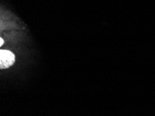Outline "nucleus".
I'll return each instance as SVG.
<instances>
[{
  "instance_id": "f257e3e1",
  "label": "nucleus",
  "mask_w": 155,
  "mask_h": 116,
  "mask_svg": "<svg viewBox=\"0 0 155 116\" xmlns=\"http://www.w3.org/2000/svg\"><path fill=\"white\" fill-rule=\"evenodd\" d=\"M15 61L14 54L8 50L0 51V68L6 69L13 65Z\"/></svg>"
},
{
  "instance_id": "f03ea898",
  "label": "nucleus",
  "mask_w": 155,
  "mask_h": 116,
  "mask_svg": "<svg viewBox=\"0 0 155 116\" xmlns=\"http://www.w3.org/2000/svg\"><path fill=\"white\" fill-rule=\"evenodd\" d=\"M4 42V40L2 39V38H0V46H2V45H3Z\"/></svg>"
}]
</instances>
